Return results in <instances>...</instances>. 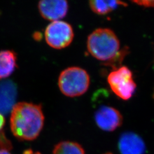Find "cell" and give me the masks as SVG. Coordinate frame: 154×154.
<instances>
[{
  "mask_svg": "<svg viewBox=\"0 0 154 154\" xmlns=\"http://www.w3.org/2000/svg\"><path fill=\"white\" fill-rule=\"evenodd\" d=\"M38 9L44 18L54 22L66 16L69 4L64 0H44L39 2Z\"/></svg>",
  "mask_w": 154,
  "mask_h": 154,
  "instance_id": "52a82bcc",
  "label": "cell"
},
{
  "mask_svg": "<svg viewBox=\"0 0 154 154\" xmlns=\"http://www.w3.org/2000/svg\"><path fill=\"white\" fill-rule=\"evenodd\" d=\"M45 117L41 105L28 102H19L11 110V131L17 138L33 140L41 131Z\"/></svg>",
  "mask_w": 154,
  "mask_h": 154,
  "instance_id": "6da1fadb",
  "label": "cell"
},
{
  "mask_svg": "<svg viewBox=\"0 0 154 154\" xmlns=\"http://www.w3.org/2000/svg\"><path fill=\"white\" fill-rule=\"evenodd\" d=\"M34 154H41L40 153H39V152H36V153H35Z\"/></svg>",
  "mask_w": 154,
  "mask_h": 154,
  "instance_id": "e0dca14e",
  "label": "cell"
},
{
  "mask_svg": "<svg viewBox=\"0 0 154 154\" xmlns=\"http://www.w3.org/2000/svg\"></svg>",
  "mask_w": 154,
  "mask_h": 154,
  "instance_id": "ac0fdd59",
  "label": "cell"
},
{
  "mask_svg": "<svg viewBox=\"0 0 154 154\" xmlns=\"http://www.w3.org/2000/svg\"><path fill=\"white\" fill-rule=\"evenodd\" d=\"M107 81L114 93L123 100L132 97L137 88L131 71L126 66H121L110 72Z\"/></svg>",
  "mask_w": 154,
  "mask_h": 154,
  "instance_id": "277c9868",
  "label": "cell"
},
{
  "mask_svg": "<svg viewBox=\"0 0 154 154\" xmlns=\"http://www.w3.org/2000/svg\"><path fill=\"white\" fill-rule=\"evenodd\" d=\"M90 82L85 70L79 67H70L61 72L58 86L61 92L69 97H77L85 93Z\"/></svg>",
  "mask_w": 154,
  "mask_h": 154,
  "instance_id": "3957f363",
  "label": "cell"
},
{
  "mask_svg": "<svg viewBox=\"0 0 154 154\" xmlns=\"http://www.w3.org/2000/svg\"><path fill=\"white\" fill-rule=\"evenodd\" d=\"M0 154H11L8 150L5 149H2L0 150Z\"/></svg>",
  "mask_w": 154,
  "mask_h": 154,
  "instance_id": "2e32d148",
  "label": "cell"
},
{
  "mask_svg": "<svg viewBox=\"0 0 154 154\" xmlns=\"http://www.w3.org/2000/svg\"><path fill=\"white\" fill-rule=\"evenodd\" d=\"M53 154H85V151L78 143L62 142L55 146Z\"/></svg>",
  "mask_w": 154,
  "mask_h": 154,
  "instance_id": "7c38bea8",
  "label": "cell"
},
{
  "mask_svg": "<svg viewBox=\"0 0 154 154\" xmlns=\"http://www.w3.org/2000/svg\"><path fill=\"white\" fill-rule=\"evenodd\" d=\"M11 143L8 140L3 132H0V150H9L11 148Z\"/></svg>",
  "mask_w": 154,
  "mask_h": 154,
  "instance_id": "4fadbf2b",
  "label": "cell"
},
{
  "mask_svg": "<svg viewBox=\"0 0 154 154\" xmlns=\"http://www.w3.org/2000/svg\"><path fill=\"white\" fill-rule=\"evenodd\" d=\"M95 121L100 129L106 131H112L121 126L123 117L115 108L103 106L96 111Z\"/></svg>",
  "mask_w": 154,
  "mask_h": 154,
  "instance_id": "8992f818",
  "label": "cell"
},
{
  "mask_svg": "<svg viewBox=\"0 0 154 154\" xmlns=\"http://www.w3.org/2000/svg\"><path fill=\"white\" fill-rule=\"evenodd\" d=\"M133 2L145 8H154V1H134Z\"/></svg>",
  "mask_w": 154,
  "mask_h": 154,
  "instance_id": "5bb4252c",
  "label": "cell"
},
{
  "mask_svg": "<svg viewBox=\"0 0 154 154\" xmlns=\"http://www.w3.org/2000/svg\"><path fill=\"white\" fill-rule=\"evenodd\" d=\"M88 52L97 60L112 61L120 53V42L116 34L107 28H99L88 35L87 41Z\"/></svg>",
  "mask_w": 154,
  "mask_h": 154,
  "instance_id": "7a4b0ae2",
  "label": "cell"
},
{
  "mask_svg": "<svg viewBox=\"0 0 154 154\" xmlns=\"http://www.w3.org/2000/svg\"><path fill=\"white\" fill-rule=\"evenodd\" d=\"M0 83V113H6L12 109L15 98V88L11 83Z\"/></svg>",
  "mask_w": 154,
  "mask_h": 154,
  "instance_id": "9c48e42d",
  "label": "cell"
},
{
  "mask_svg": "<svg viewBox=\"0 0 154 154\" xmlns=\"http://www.w3.org/2000/svg\"><path fill=\"white\" fill-rule=\"evenodd\" d=\"M45 37L46 43L50 47L62 49L72 43L74 32L69 23L60 20L52 22L46 27Z\"/></svg>",
  "mask_w": 154,
  "mask_h": 154,
  "instance_id": "5b68a950",
  "label": "cell"
},
{
  "mask_svg": "<svg viewBox=\"0 0 154 154\" xmlns=\"http://www.w3.org/2000/svg\"><path fill=\"white\" fill-rule=\"evenodd\" d=\"M118 147L121 154H144L146 151L143 139L133 132H125L122 134Z\"/></svg>",
  "mask_w": 154,
  "mask_h": 154,
  "instance_id": "ba28073f",
  "label": "cell"
},
{
  "mask_svg": "<svg viewBox=\"0 0 154 154\" xmlns=\"http://www.w3.org/2000/svg\"><path fill=\"white\" fill-rule=\"evenodd\" d=\"M5 123V118L3 115L0 113V132H1L2 128L4 126Z\"/></svg>",
  "mask_w": 154,
  "mask_h": 154,
  "instance_id": "9a60e30c",
  "label": "cell"
},
{
  "mask_svg": "<svg viewBox=\"0 0 154 154\" xmlns=\"http://www.w3.org/2000/svg\"><path fill=\"white\" fill-rule=\"evenodd\" d=\"M89 5L94 13L103 16L109 13L111 11L115 10L118 6H126L127 4L119 1H109V0H96L90 1Z\"/></svg>",
  "mask_w": 154,
  "mask_h": 154,
  "instance_id": "8fae6325",
  "label": "cell"
},
{
  "mask_svg": "<svg viewBox=\"0 0 154 154\" xmlns=\"http://www.w3.org/2000/svg\"><path fill=\"white\" fill-rule=\"evenodd\" d=\"M17 56L11 50L0 51V79L9 77L15 70Z\"/></svg>",
  "mask_w": 154,
  "mask_h": 154,
  "instance_id": "30bf717a",
  "label": "cell"
}]
</instances>
